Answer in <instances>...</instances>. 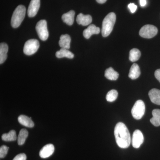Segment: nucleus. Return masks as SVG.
I'll return each mask as SVG.
<instances>
[{
    "mask_svg": "<svg viewBox=\"0 0 160 160\" xmlns=\"http://www.w3.org/2000/svg\"><path fill=\"white\" fill-rule=\"evenodd\" d=\"M116 142L119 147L126 149L130 146L131 140L128 128L122 122L118 123L114 129Z\"/></svg>",
    "mask_w": 160,
    "mask_h": 160,
    "instance_id": "nucleus-1",
    "label": "nucleus"
},
{
    "mask_svg": "<svg viewBox=\"0 0 160 160\" xmlns=\"http://www.w3.org/2000/svg\"><path fill=\"white\" fill-rule=\"evenodd\" d=\"M116 19L114 12H110L103 20L102 33L103 37H107L111 33Z\"/></svg>",
    "mask_w": 160,
    "mask_h": 160,
    "instance_id": "nucleus-2",
    "label": "nucleus"
},
{
    "mask_svg": "<svg viewBox=\"0 0 160 160\" xmlns=\"http://www.w3.org/2000/svg\"><path fill=\"white\" fill-rule=\"evenodd\" d=\"M26 13V8L23 5H19L16 8L12 17L11 24L13 28H17L21 25Z\"/></svg>",
    "mask_w": 160,
    "mask_h": 160,
    "instance_id": "nucleus-3",
    "label": "nucleus"
},
{
    "mask_svg": "<svg viewBox=\"0 0 160 160\" xmlns=\"http://www.w3.org/2000/svg\"><path fill=\"white\" fill-rule=\"evenodd\" d=\"M145 109L146 107L143 101L141 100H138L132 109V115L135 119H141L145 114Z\"/></svg>",
    "mask_w": 160,
    "mask_h": 160,
    "instance_id": "nucleus-4",
    "label": "nucleus"
},
{
    "mask_svg": "<svg viewBox=\"0 0 160 160\" xmlns=\"http://www.w3.org/2000/svg\"><path fill=\"white\" fill-rule=\"evenodd\" d=\"M39 37L43 41H46L49 37V32L47 29V22L45 20H40L36 26Z\"/></svg>",
    "mask_w": 160,
    "mask_h": 160,
    "instance_id": "nucleus-5",
    "label": "nucleus"
},
{
    "mask_svg": "<svg viewBox=\"0 0 160 160\" xmlns=\"http://www.w3.org/2000/svg\"><path fill=\"white\" fill-rule=\"evenodd\" d=\"M39 46L40 44L38 40L34 39L29 40L25 43L23 51L25 54L31 55L38 51Z\"/></svg>",
    "mask_w": 160,
    "mask_h": 160,
    "instance_id": "nucleus-6",
    "label": "nucleus"
},
{
    "mask_svg": "<svg viewBox=\"0 0 160 160\" xmlns=\"http://www.w3.org/2000/svg\"><path fill=\"white\" fill-rule=\"evenodd\" d=\"M157 28L153 25H146L143 26L139 32L140 36L145 38H151L157 34Z\"/></svg>",
    "mask_w": 160,
    "mask_h": 160,
    "instance_id": "nucleus-7",
    "label": "nucleus"
},
{
    "mask_svg": "<svg viewBox=\"0 0 160 160\" xmlns=\"http://www.w3.org/2000/svg\"><path fill=\"white\" fill-rule=\"evenodd\" d=\"M144 138L142 132L139 130H136L132 134L131 142L132 146L136 149L139 148L144 142Z\"/></svg>",
    "mask_w": 160,
    "mask_h": 160,
    "instance_id": "nucleus-8",
    "label": "nucleus"
},
{
    "mask_svg": "<svg viewBox=\"0 0 160 160\" xmlns=\"http://www.w3.org/2000/svg\"><path fill=\"white\" fill-rule=\"evenodd\" d=\"M40 7V0H31L28 7V16L30 18L34 17L37 14Z\"/></svg>",
    "mask_w": 160,
    "mask_h": 160,
    "instance_id": "nucleus-9",
    "label": "nucleus"
},
{
    "mask_svg": "<svg viewBox=\"0 0 160 160\" xmlns=\"http://www.w3.org/2000/svg\"><path fill=\"white\" fill-rule=\"evenodd\" d=\"M54 149V146L52 144H49L46 145L40 150V156L42 158H49L53 154Z\"/></svg>",
    "mask_w": 160,
    "mask_h": 160,
    "instance_id": "nucleus-10",
    "label": "nucleus"
},
{
    "mask_svg": "<svg viewBox=\"0 0 160 160\" xmlns=\"http://www.w3.org/2000/svg\"><path fill=\"white\" fill-rule=\"evenodd\" d=\"M100 32V29L93 24H92L83 31V36L86 39H89L93 34H98Z\"/></svg>",
    "mask_w": 160,
    "mask_h": 160,
    "instance_id": "nucleus-11",
    "label": "nucleus"
},
{
    "mask_svg": "<svg viewBox=\"0 0 160 160\" xmlns=\"http://www.w3.org/2000/svg\"><path fill=\"white\" fill-rule=\"evenodd\" d=\"M76 20L79 25L86 26L92 22V18L90 15H84L81 13L78 15Z\"/></svg>",
    "mask_w": 160,
    "mask_h": 160,
    "instance_id": "nucleus-12",
    "label": "nucleus"
},
{
    "mask_svg": "<svg viewBox=\"0 0 160 160\" xmlns=\"http://www.w3.org/2000/svg\"><path fill=\"white\" fill-rule=\"evenodd\" d=\"M149 97L152 103L158 105H160V90L152 89L149 91Z\"/></svg>",
    "mask_w": 160,
    "mask_h": 160,
    "instance_id": "nucleus-13",
    "label": "nucleus"
},
{
    "mask_svg": "<svg viewBox=\"0 0 160 160\" xmlns=\"http://www.w3.org/2000/svg\"><path fill=\"white\" fill-rule=\"evenodd\" d=\"M71 38L68 34L62 35L60 37L59 45L62 48L69 49L70 48Z\"/></svg>",
    "mask_w": 160,
    "mask_h": 160,
    "instance_id": "nucleus-14",
    "label": "nucleus"
},
{
    "mask_svg": "<svg viewBox=\"0 0 160 160\" xmlns=\"http://www.w3.org/2000/svg\"><path fill=\"white\" fill-rule=\"evenodd\" d=\"M18 121L21 125L26 127L32 128L34 126V123L32 122L31 118L24 115H20L18 118Z\"/></svg>",
    "mask_w": 160,
    "mask_h": 160,
    "instance_id": "nucleus-15",
    "label": "nucleus"
},
{
    "mask_svg": "<svg viewBox=\"0 0 160 160\" xmlns=\"http://www.w3.org/2000/svg\"><path fill=\"white\" fill-rule=\"evenodd\" d=\"M141 71L139 66L137 64H133L132 66L129 74V77L131 79L135 80L139 77Z\"/></svg>",
    "mask_w": 160,
    "mask_h": 160,
    "instance_id": "nucleus-16",
    "label": "nucleus"
},
{
    "mask_svg": "<svg viewBox=\"0 0 160 160\" xmlns=\"http://www.w3.org/2000/svg\"><path fill=\"white\" fill-rule=\"evenodd\" d=\"M74 16L75 12L73 10H70L62 16V20L67 25L72 26L74 22Z\"/></svg>",
    "mask_w": 160,
    "mask_h": 160,
    "instance_id": "nucleus-17",
    "label": "nucleus"
},
{
    "mask_svg": "<svg viewBox=\"0 0 160 160\" xmlns=\"http://www.w3.org/2000/svg\"><path fill=\"white\" fill-rule=\"evenodd\" d=\"M8 49H9V48H8V45L6 43H1V45H0V64H2L7 59Z\"/></svg>",
    "mask_w": 160,
    "mask_h": 160,
    "instance_id": "nucleus-18",
    "label": "nucleus"
},
{
    "mask_svg": "<svg viewBox=\"0 0 160 160\" xmlns=\"http://www.w3.org/2000/svg\"><path fill=\"white\" fill-rule=\"evenodd\" d=\"M56 56L59 58H68L72 59L74 58V54L68 49L62 48L59 51L57 52L56 53Z\"/></svg>",
    "mask_w": 160,
    "mask_h": 160,
    "instance_id": "nucleus-19",
    "label": "nucleus"
},
{
    "mask_svg": "<svg viewBox=\"0 0 160 160\" xmlns=\"http://www.w3.org/2000/svg\"><path fill=\"white\" fill-rule=\"evenodd\" d=\"M152 118L150 119L152 124L155 126H160V109H155L152 111Z\"/></svg>",
    "mask_w": 160,
    "mask_h": 160,
    "instance_id": "nucleus-20",
    "label": "nucleus"
},
{
    "mask_svg": "<svg viewBox=\"0 0 160 160\" xmlns=\"http://www.w3.org/2000/svg\"><path fill=\"white\" fill-rule=\"evenodd\" d=\"M105 76L108 79L111 81H115L117 80L119 77V73L115 71L112 67L106 69L105 71Z\"/></svg>",
    "mask_w": 160,
    "mask_h": 160,
    "instance_id": "nucleus-21",
    "label": "nucleus"
},
{
    "mask_svg": "<svg viewBox=\"0 0 160 160\" xmlns=\"http://www.w3.org/2000/svg\"><path fill=\"white\" fill-rule=\"evenodd\" d=\"M28 136V132L26 129H21L18 138V143L19 146H22L25 143Z\"/></svg>",
    "mask_w": 160,
    "mask_h": 160,
    "instance_id": "nucleus-22",
    "label": "nucleus"
},
{
    "mask_svg": "<svg viewBox=\"0 0 160 160\" xmlns=\"http://www.w3.org/2000/svg\"><path fill=\"white\" fill-rule=\"evenodd\" d=\"M2 139L6 142H12L17 139V135L14 130H11L8 133H4L2 137Z\"/></svg>",
    "mask_w": 160,
    "mask_h": 160,
    "instance_id": "nucleus-23",
    "label": "nucleus"
},
{
    "mask_svg": "<svg viewBox=\"0 0 160 160\" xmlns=\"http://www.w3.org/2000/svg\"><path fill=\"white\" fill-rule=\"evenodd\" d=\"M141 52L137 49H132L129 52V60L132 62H136L141 57Z\"/></svg>",
    "mask_w": 160,
    "mask_h": 160,
    "instance_id": "nucleus-24",
    "label": "nucleus"
},
{
    "mask_svg": "<svg viewBox=\"0 0 160 160\" xmlns=\"http://www.w3.org/2000/svg\"><path fill=\"white\" fill-rule=\"evenodd\" d=\"M118 96V92L117 90L115 89H112L109 92H108L107 95H106V99L108 102H114L117 98Z\"/></svg>",
    "mask_w": 160,
    "mask_h": 160,
    "instance_id": "nucleus-25",
    "label": "nucleus"
},
{
    "mask_svg": "<svg viewBox=\"0 0 160 160\" xmlns=\"http://www.w3.org/2000/svg\"><path fill=\"white\" fill-rule=\"evenodd\" d=\"M9 148L6 146H1L0 148V158H3L6 156L7 153H8V150Z\"/></svg>",
    "mask_w": 160,
    "mask_h": 160,
    "instance_id": "nucleus-26",
    "label": "nucleus"
},
{
    "mask_svg": "<svg viewBox=\"0 0 160 160\" xmlns=\"http://www.w3.org/2000/svg\"><path fill=\"white\" fill-rule=\"evenodd\" d=\"M26 155L25 153H20L18 154L12 160H26Z\"/></svg>",
    "mask_w": 160,
    "mask_h": 160,
    "instance_id": "nucleus-27",
    "label": "nucleus"
},
{
    "mask_svg": "<svg viewBox=\"0 0 160 160\" xmlns=\"http://www.w3.org/2000/svg\"><path fill=\"white\" fill-rule=\"evenodd\" d=\"M128 8L130 9L132 13H134L137 9V6L135 5L134 3H130L128 5Z\"/></svg>",
    "mask_w": 160,
    "mask_h": 160,
    "instance_id": "nucleus-28",
    "label": "nucleus"
},
{
    "mask_svg": "<svg viewBox=\"0 0 160 160\" xmlns=\"http://www.w3.org/2000/svg\"><path fill=\"white\" fill-rule=\"evenodd\" d=\"M155 77L160 82V69H158L155 72Z\"/></svg>",
    "mask_w": 160,
    "mask_h": 160,
    "instance_id": "nucleus-29",
    "label": "nucleus"
},
{
    "mask_svg": "<svg viewBox=\"0 0 160 160\" xmlns=\"http://www.w3.org/2000/svg\"><path fill=\"white\" fill-rule=\"evenodd\" d=\"M140 5L142 7H144L146 4V0H140Z\"/></svg>",
    "mask_w": 160,
    "mask_h": 160,
    "instance_id": "nucleus-30",
    "label": "nucleus"
},
{
    "mask_svg": "<svg viewBox=\"0 0 160 160\" xmlns=\"http://www.w3.org/2000/svg\"><path fill=\"white\" fill-rule=\"evenodd\" d=\"M97 2L100 4H103L106 2L107 0H96Z\"/></svg>",
    "mask_w": 160,
    "mask_h": 160,
    "instance_id": "nucleus-31",
    "label": "nucleus"
}]
</instances>
